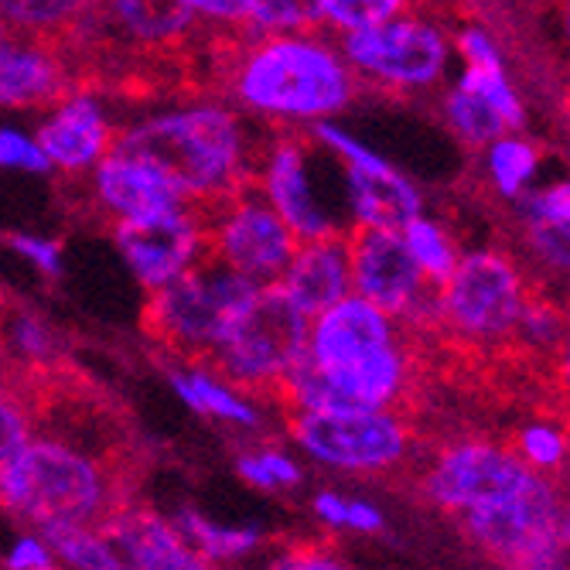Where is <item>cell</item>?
<instances>
[{
	"instance_id": "obj_35",
	"label": "cell",
	"mask_w": 570,
	"mask_h": 570,
	"mask_svg": "<svg viewBox=\"0 0 570 570\" xmlns=\"http://www.w3.org/2000/svg\"><path fill=\"white\" fill-rule=\"evenodd\" d=\"M383 527H386V520H383V512L373 502L348 499V505H345V530H355V533H383Z\"/></svg>"
},
{
	"instance_id": "obj_8",
	"label": "cell",
	"mask_w": 570,
	"mask_h": 570,
	"mask_svg": "<svg viewBox=\"0 0 570 570\" xmlns=\"http://www.w3.org/2000/svg\"><path fill=\"white\" fill-rule=\"evenodd\" d=\"M540 475L492 438H454L441 444L421 472V492L451 520L495 509L523 495Z\"/></svg>"
},
{
	"instance_id": "obj_33",
	"label": "cell",
	"mask_w": 570,
	"mask_h": 570,
	"mask_svg": "<svg viewBox=\"0 0 570 570\" xmlns=\"http://www.w3.org/2000/svg\"><path fill=\"white\" fill-rule=\"evenodd\" d=\"M527 198L537 205L540 213H547L557 223L570 226V178H557L550 185H537Z\"/></svg>"
},
{
	"instance_id": "obj_30",
	"label": "cell",
	"mask_w": 570,
	"mask_h": 570,
	"mask_svg": "<svg viewBox=\"0 0 570 570\" xmlns=\"http://www.w3.org/2000/svg\"><path fill=\"white\" fill-rule=\"evenodd\" d=\"M31 441V421L24 406L4 390L0 393V472L8 469V464L28 448Z\"/></svg>"
},
{
	"instance_id": "obj_15",
	"label": "cell",
	"mask_w": 570,
	"mask_h": 570,
	"mask_svg": "<svg viewBox=\"0 0 570 570\" xmlns=\"http://www.w3.org/2000/svg\"><path fill=\"white\" fill-rule=\"evenodd\" d=\"M79 92V82L56 45L11 35L0 45V107H48Z\"/></svg>"
},
{
	"instance_id": "obj_21",
	"label": "cell",
	"mask_w": 570,
	"mask_h": 570,
	"mask_svg": "<svg viewBox=\"0 0 570 570\" xmlns=\"http://www.w3.org/2000/svg\"><path fill=\"white\" fill-rule=\"evenodd\" d=\"M515 226H520L527 261L550 281L570 284V226L540 213L530 198L515 202Z\"/></svg>"
},
{
	"instance_id": "obj_24",
	"label": "cell",
	"mask_w": 570,
	"mask_h": 570,
	"mask_svg": "<svg viewBox=\"0 0 570 570\" xmlns=\"http://www.w3.org/2000/svg\"><path fill=\"white\" fill-rule=\"evenodd\" d=\"M403 243L413 256V264L421 267V274L428 277V284L434 291L444 287V281L454 274L458 261H461V249L454 243V236L448 233L444 223L431 219V216H421V219H413L403 233Z\"/></svg>"
},
{
	"instance_id": "obj_14",
	"label": "cell",
	"mask_w": 570,
	"mask_h": 570,
	"mask_svg": "<svg viewBox=\"0 0 570 570\" xmlns=\"http://www.w3.org/2000/svg\"><path fill=\"white\" fill-rule=\"evenodd\" d=\"M99 533L117 550L120 570H216L181 537L178 527L137 499L114 512Z\"/></svg>"
},
{
	"instance_id": "obj_23",
	"label": "cell",
	"mask_w": 570,
	"mask_h": 570,
	"mask_svg": "<svg viewBox=\"0 0 570 570\" xmlns=\"http://www.w3.org/2000/svg\"><path fill=\"white\" fill-rule=\"evenodd\" d=\"M441 117L448 124V130L472 150H485L492 140H499L505 130L502 117L489 107V102L475 92H469L464 86L451 82L444 99H441Z\"/></svg>"
},
{
	"instance_id": "obj_32",
	"label": "cell",
	"mask_w": 570,
	"mask_h": 570,
	"mask_svg": "<svg viewBox=\"0 0 570 570\" xmlns=\"http://www.w3.org/2000/svg\"><path fill=\"white\" fill-rule=\"evenodd\" d=\"M0 165L24 168V171H48L51 168L45 161V154L38 150V144L14 134V130H0Z\"/></svg>"
},
{
	"instance_id": "obj_18",
	"label": "cell",
	"mask_w": 570,
	"mask_h": 570,
	"mask_svg": "<svg viewBox=\"0 0 570 570\" xmlns=\"http://www.w3.org/2000/svg\"><path fill=\"white\" fill-rule=\"evenodd\" d=\"M35 144L48 165L79 175L107 158L114 147V130L89 96H72L56 107L51 120L41 124Z\"/></svg>"
},
{
	"instance_id": "obj_26",
	"label": "cell",
	"mask_w": 570,
	"mask_h": 570,
	"mask_svg": "<svg viewBox=\"0 0 570 570\" xmlns=\"http://www.w3.org/2000/svg\"><path fill=\"white\" fill-rule=\"evenodd\" d=\"M48 547L76 570H120V557L99 530L86 527H51L41 530Z\"/></svg>"
},
{
	"instance_id": "obj_1",
	"label": "cell",
	"mask_w": 570,
	"mask_h": 570,
	"mask_svg": "<svg viewBox=\"0 0 570 570\" xmlns=\"http://www.w3.org/2000/svg\"><path fill=\"white\" fill-rule=\"evenodd\" d=\"M216 35L205 41L213 56V79L223 82L246 110L322 120L342 114L358 96V79L338 56V48L315 35H274L243 38L213 24Z\"/></svg>"
},
{
	"instance_id": "obj_38",
	"label": "cell",
	"mask_w": 570,
	"mask_h": 570,
	"mask_svg": "<svg viewBox=\"0 0 570 570\" xmlns=\"http://www.w3.org/2000/svg\"><path fill=\"white\" fill-rule=\"evenodd\" d=\"M553 373H557V386H560V393H563V400L570 406V328H567L560 348L553 352Z\"/></svg>"
},
{
	"instance_id": "obj_34",
	"label": "cell",
	"mask_w": 570,
	"mask_h": 570,
	"mask_svg": "<svg viewBox=\"0 0 570 570\" xmlns=\"http://www.w3.org/2000/svg\"><path fill=\"white\" fill-rule=\"evenodd\" d=\"M11 246L24 253L28 261H35L45 274L56 277L62 271V249L56 239H35V236H11Z\"/></svg>"
},
{
	"instance_id": "obj_9",
	"label": "cell",
	"mask_w": 570,
	"mask_h": 570,
	"mask_svg": "<svg viewBox=\"0 0 570 570\" xmlns=\"http://www.w3.org/2000/svg\"><path fill=\"white\" fill-rule=\"evenodd\" d=\"M198 209L209 233V249L229 274L249 281L253 287L281 284L291 256L297 253V239L271 209L256 181L226 198L198 202Z\"/></svg>"
},
{
	"instance_id": "obj_10",
	"label": "cell",
	"mask_w": 570,
	"mask_h": 570,
	"mask_svg": "<svg viewBox=\"0 0 570 570\" xmlns=\"http://www.w3.org/2000/svg\"><path fill=\"white\" fill-rule=\"evenodd\" d=\"M291 438L332 469L386 475L413 454V428L403 413L386 410H325L284 413Z\"/></svg>"
},
{
	"instance_id": "obj_42",
	"label": "cell",
	"mask_w": 570,
	"mask_h": 570,
	"mask_svg": "<svg viewBox=\"0 0 570 570\" xmlns=\"http://www.w3.org/2000/svg\"><path fill=\"white\" fill-rule=\"evenodd\" d=\"M45 570H51V567H45Z\"/></svg>"
},
{
	"instance_id": "obj_41",
	"label": "cell",
	"mask_w": 570,
	"mask_h": 570,
	"mask_svg": "<svg viewBox=\"0 0 570 570\" xmlns=\"http://www.w3.org/2000/svg\"><path fill=\"white\" fill-rule=\"evenodd\" d=\"M560 533L570 543V489H560Z\"/></svg>"
},
{
	"instance_id": "obj_39",
	"label": "cell",
	"mask_w": 570,
	"mask_h": 570,
	"mask_svg": "<svg viewBox=\"0 0 570 570\" xmlns=\"http://www.w3.org/2000/svg\"><path fill=\"white\" fill-rule=\"evenodd\" d=\"M553 28H557V41H560V48H563V56L570 59V0H567V4H560V8H557V14H553Z\"/></svg>"
},
{
	"instance_id": "obj_31",
	"label": "cell",
	"mask_w": 570,
	"mask_h": 570,
	"mask_svg": "<svg viewBox=\"0 0 570 570\" xmlns=\"http://www.w3.org/2000/svg\"><path fill=\"white\" fill-rule=\"evenodd\" d=\"M267 570H352V567L325 540H297Z\"/></svg>"
},
{
	"instance_id": "obj_22",
	"label": "cell",
	"mask_w": 570,
	"mask_h": 570,
	"mask_svg": "<svg viewBox=\"0 0 570 570\" xmlns=\"http://www.w3.org/2000/svg\"><path fill=\"white\" fill-rule=\"evenodd\" d=\"M512 454L540 479H557L570 469V431L553 417H530L512 431Z\"/></svg>"
},
{
	"instance_id": "obj_7",
	"label": "cell",
	"mask_w": 570,
	"mask_h": 570,
	"mask_svg": "<svg viewBox=\"0 0 570 570\" xmlns=\"http://www.w3.org/2000/svg\"><path fill=\"white\" fill-rule=\"evenodd\" d=\"M338 56L358 82H373L396 96H421L444 86L454 48L441 21L406 8L393 21L342 35Z\"/></svg>"
},
{
	"instance_id": "obj_12",
	"label": "cell",
	"mask_w": 570,
	"mask_h": 570,
	"mask_svg": "<svg viewBox=\"0 0 570 570\" xmlns=\"http://www.w3.org/2000/svg\"><path fill=\"white\" fill-rule=\"evenodd\" d=\"M110 236L137 281L150 291L188 274L209 249V233H205L198 202L144 219H120L110 226Z\"/></svg>"
},
{
	"instance_id": "obj_5",
	"label": "cell",
	"mask_w": 570,
	"mask_h": 570,
	"mask_svg": "<svg viewBox=\"0 0 570 570\" xmlns=\"http://www.w3.org/2000/svg\"><path fill=\"white\" fill-rule=\"evenodd\" d=\"M311 322L287 301V294L271 284L229 322L223 342L216 345L205 376H223L226 390L274 403L287 376L307 358Z\"/></svg>"
},
{
	"instance_id": "obj_17",
	"label": "cell",
	"mask_w": 570,
	"mask_h": 570,
	"mask_svg": "<svg viewBox=\"0 0 570 570\" xmlns=\"http://www.w3.org/2000/svg\"><path fill=\"white\" fill-rule=\"evenodd\" d=\"M92 195L99 198L102 213L114 216V223L158 216V213H171L188 205V198L158 168H150L137 158H127V154H117V150H110L107 158L96 165Z\"/></svg>"
},
{
	"instance_id": "obj_40",
	"label": "cell",
	"mask_w": 570,
	"mask_h": 570,
	"mask_svg": "<svg viewBox=\"0 0 570 570\" xmlns=\"http://www.w3.org/2000/svg\"><path fill=\"white\" fill-rule=\"evenodd\" d=\"M557 114H560V124H563V130L570 134V72L563 76V82H560V92H557Z\"/></svg>"
},
{
	"instance_id": "obj_2",
	"label": "cell",
	"mask_w": 570,
	"mask_h": 570,
	"mask_svg": "<svg viewBox=\"0 0 570 570\" xmlns=\"http://www.w3.org/2000/svg\"><path fill=\"white\" fill-rule=\"evenodd\" d=\"M134 502V464L99 458L72 441L41 434L0 472V505L38 530H102L114 512Z\"/></svg>"
},
{
	"instance_id": "obj_20",
	"label": "cell",
	"mask_w": 570,
	"mask_h": 570,
	"mask_svg": "<svg viewBox=\"0 0 570 570\" xmlns=\"http://www.w3.org/2000/svg\"><path fill=\"white\" fill-rule=\"evenodd\" d=\"M543 171V150L530 134H502L482 150V178L495 198L515 205L523 202Z\"/></svg>"
},
{
	"instance_id": "obj_11",
	"label": "cell",
	"mask_w": 570,
	"mask_h": 570,
	"mask_svg": "<svg viewBox=\"0 0 570 570\" xmlns=\"http://www.w3.org/2000/svg\"><path fill=\"white\" fill-rule=\"evenodd\" d=\"M348 274L352 294L403 332L438 328V291L413 264L400 233L348 226Z\"/></svg>"
},
{
	"instance_id": "obj_28",
	"label": "cell",
	"mask_w": 570,
	"mask_h": 570,
	"mask_svg": "<svg viewBox=\"0 0 570 570\" xmlns=\"http://www.w3.org/2000/svg\"><path fill=\"white\" fill-rule=\"evenodd\" d=\"M567 328H570V318L563 315V307L550 297L533 294L523 307V318H520V325H515L512 342L527 345L530 352H550L553 355L560 348Z\"/></svg>"
},
{
	"instance_id": "obj_6",
	"label": "cell",
	"mask_w": 570,
	"mask_h": 570,
	"mask_svg": "<svg viewBox=\"0 0 570 570\" xmlns=\"http://www.w3.org/2000/svg\"><path fill=\"white\" fill-rule=\"evenodd\" d=\"M533 297L527 271L502 246L461 253L454 274L438 291V328L461 345L499 348L515 338V325Z\"/></svg>"
},
{
	"instance_id": "obj_37",
	"label": "cell",
	"mask_w": 570,
	"mask_h": 570,
	"mask_svg": "<svg viewBox=\"0 0 570 570\" xmlns=\"http://www.w3.org/2000/svg\"><path fill=\"white\" fill-rule=\"evenodd\" d=\"M345 505H348V499H342L335 492H322L315 499V512L322 515L325 523H332V527H345Z\"/></svg>"
},
{
	"instance_id": "obj_3",
	"label": "cell",
	"mask_w": 570,
	"mask_h": 570,
	"mask_svg": "<svg viewBox=\"0 0 570 570\" xmlns=\"http://www.w3.org/2000/svg\"><path fill=\"white\" fill-rule=\"evenodd\" d=\"M117 154L158 168L188 202H216L256 181L239 120L223 107H191L114 134Z\"/></svg>"
},
{
	"instance_id": "obj_13",
	"label": "cell",
	"mask_w": 570,
	"mask_h": 570,
	"mask_svg": "<svg viewBox=\"0 0 570 570\" xmlns=\"http://www.w3.org/2000/svg\"><path fill=\"white\" fill-rule=\"evenodd\" d=\"M307 147H311L307 134H301L297 127H281L271 137V147L261 154V168H256V188L264 191L271 209L284 219V226L294 233L297 243L345 233L335 219L325 216L315 191H311Z\"/></svg>"
},
{
	"instance_id": "obj_4",
	"label": "cell",
	"mask_w": 570,
	"mask_h": 570,
	"mask_svg": "<svg viewBox=\"0 0 570 570\" xmlns=\"http://www.w3.org/2000/svg\"><path fill=\"white\" fill-rule=\"evenodd\" d=\"M256 291L261 287L229 274L213 256V249H205V256L188 274L150 291L140 307V332L154 345L185 358L188 370L202 373L229 322L256 297Z\"/></svg>"
},
{
	"instance_id": "obj_27",
	"label": "cell",
	"mask_w": 570,
	"mask_h": 570,
	"mask_svg": "<svg viewBox=\"0 0 570 570\" xmlns=\"http://www.w3.org/2000/svg\"><path fill=\"white\" fill-rule=\"evenodd\" d=\"M406 8L410 4H403V0H318L315 14L322 28H338L342 35H355L400 18Z\"/></svg>"
},
{
	"instance_id": "obj_19",
	"label": "cell",
	"mask_w": 570,
	"mask_h": 570,
	"mask_svg": "<svg viewBox=\"0 0 570 570\" xmlns=\"http://www.w3.org/2000/svg\"><path fill=\"white\" fill-rule=\"evenodd\" d=\"M345 185L355 229L403 233L413 219L424 216V195L393 165L380 171L345 168Z\"/></svg>"
},
{
	"instance_id": "obj_16",
	"label": "cell",
	"mask_w": 570,
	"mask_h": 570,
	"mask_svg": "<svg viewBox=\"0 0 570 570\" xmlns=\"http://www.w3.org/2000/svg\"><path fill=\"white\" fill-rule=\"evenodd\" d=\"M287 301L301 311L307 322L325 315L328 307L345 301L352 294V274H348V229L297 243V253L277 284Z\"/></svg>"
},
{
	"instance_id": "obj_25",
	"label": "cell",
	"mask_w": 570,
	"mask_h": 570,
	"mask_svg": "<svg viewBox=\"0 0 570 570\" xmlns=\"http://www.w3.org/2000/svg\"><path fill=\"white\" fill-rule=\"evenodd\" d=\"M175 390L202 413H213V417L219 421H236V424H256V410L249 406V400H239L233 390L219 386L213 376H205V373H175L171 376Z\"/></svg>"
},
{
	"instance_id": "obj_36",
	"label": "cell",
	"mask_w": 570,
	"mask_h": 570,
	"mask_svg": "<svg viewBox=\"0 0 570 570\" xmlns=\"http://www.w3.org/2000/svg\"><path fill=\"white\" fill-rule=\"evenodd\" d=\"M8 567H11V570H45V567H51V560H48V550H45L41 540L24 537V540H18V547L11 550Z\"/></svg>"
},
{
	"instance_id": "obj_29",
	"label": "cell",
	"mask_w": 570,
	"mask_h": 570,
	"mask_svg": "<svg viewBox=\"0 0 570 570\" xmlns=\"http://www.w3.org/2000/svg\"><path fill=\"white\" fill-rule=\"evenodd\" d=\"M178 530H181V537L209 560V563H216V560H229V557H236V553H246V550H253L256 547V533L253 530H226V527H213L209 520H202L198 512H181L178 515Z\"/></svg>"
}]
</instances>
